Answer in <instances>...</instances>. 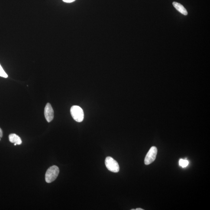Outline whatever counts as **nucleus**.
Masks as SVG:
<instances>
[{"instance_id":"f257e3e1","label":"nucleus","mask_w":210,"mask_h":210,"mask_svg":"<svg viewBox=\"0 0 210 210\" xmlns=\"http://www.w3.org/2000/svg\"><path fill=\"white\" fill-rule=\"evenodd\" d=\"M59 173V169L57 166H53L48 169L45 174V180L50 183L55 180Z\"/></svg>"},{"instance_id":"f03ea898","label":"nucleus","mask_w":210,"mask_h":210,"mask_svg":"<svg viewBox=\"0 0 210 210\" xmlns=\"http://www.w3.org/2000/svg\"><path fill=\"white\" fill-rule=\"evenodd\" d=\"M71 113L74 120L78 122L83 121L84 114L83 110L79 106L74 105L71 109Z\"/></svg>"},{"instance_id":"7ed1b4c3","label":"nucleus","mask_w":210,"mask_h":210,"mask_svg":"<svg viewBox=\"0 0 210 210\" xmlns=\"http://www.w3.org/2000/svg\"><path fill=\"white\" fill-rule=\"evenodd\" d=\"M105 165L107 169L110 171L114 173L119 171L120 166L118 162L110 156H108L105 158Z\"/></svg>"},{"instance_id":"20e7f679","label":"nucleus","mask_w":210,"mask_h":210,"mask_svg":"<svg viewBox=\"0 0 210 210\" xmlns=\"http://www.w3.org/2000/svg\"><path fill=\"white\" fill-rule=\"evenodd\" d=\"M157 149L156 147L152 146L149 151L145 158V164L146 165H150L154 161L157 155Z\"/></svg>"},{"instance_id":"39448f33","label":"nucleus","mask_w":210,"mask_h":210,"mask_svg":"<svg viewBox=\"0 0 210 210\" xmlns=\"http://www.w3.org/2000/svg\"><path fill=\"white\" fill-rule=\"evenodd\" d=\"M44 116L47 121L50 122L54 118V111L50 103L46 104L44 109Z\"/></svg>"},{"instance_id":"423d86ee","label":"nucleus","mask_w":210,"mask_h":210,"mask_svg":"<svg viewBox=\"0 0 210 210\" xmlns=\"http://www.w3.org/2000/svg\"><path fill=\"white\" fill-rule=\"evenodd\" d=\"M172 4H173L174 7L179 12L185 16L188 15L187 11L182 4L176 2H174L172 3Z\"/></svg>"},{"instance_id":"0eeeda50","label":"nucleus","mask_w":210,"mask_h":210,"mask_svg":"<svg viewBox=\"0 0 210 210\" xmlns=\"http://www.w3.org/2000/svg\"><path fill=\"white\" fill-rule=\"evenodd\" d=\"M9 139L10 142L16 143L17 145H20L22 143V140L20 137L17 134H12L9 136Z\"/></svg>"},{"instance_id":"6e6552de","label":"nucleus","mask_w":210,"mask_h":210,"mask_svg":"<svg viewBox=\"0 0 210 210\" xmlns=\"http://www.w3.org/2000/svg\"><path fill=\"white\" fill-rule=\"evenodd\" d=\"M179 163L181 166L182 167L184 168L188 166L189 162L187 160L181 159L179 160Z\"/></svg>"},{"instance_id":"1a4fd4ad","label":"nucleus","mask_w":210,"mask_h":210,"mask_svg":"<svg viewBox=\"0 0 210 210\" xmlns=\"http://www.w3.org/2000/svg\"><path fill=\"white\" fill-rule=\"evenodd\" d=\"M0 76L4 78H7L8 77V75L4 71V69H3L2 66L0 64Z\"/></svg>"},{"instance_id":"9d476101","label":"nucleus","mask_w":210,"mask_h":210,"mask_svg":"<svg viewBox=\"0 0 210 210\" xmlns=\"http://www.w3.org/2000/svg\"><path fill=\"white\" fill-rule=\"evenodd\" d=\"M63 2L66 3H71L74 2L76 0H62Z\"/></svg>"},{"instance_id":"9b49d317","label":"nucleus","mask_w":210,"mask_h":210,"mask_svg":"<svg viewBox=\"0 0 210 210\" xmlns=\"http://www.w3.org/2000/svg\"><path fill=\"white\" fill-rule=\"evenodd\" d=\"M3 136V133L2 129L0 128V140H1V138H2Z\"/></svg>"},{"instance_id":"f8f14e48","label":"nucleus","mask_w":210,"mask_h":210,"mask_svg":"<svg viewBox=\"0 0 210 210\" xmlns=\"http://www.w3.org/2000/svg\"><path fill=\"white\" fill-rule=\"evenodd\" d=\"M136 210H144V209H142L141 208H137L136 209Z\"/></svg>"},{"instance_id":"ddd939ff","label":"nucleus","mask_w":210,"mask_h":210,"mask_svg":"<svg viewBox=\"0 0 210 210\" xmlns=\"http://www.w3.org/2000/svg\"><path fill=\"white\" fill-rule=\"evenodd\" d=\"M136 210V209H131V210Z\"/></svg>"}]
</instances>
